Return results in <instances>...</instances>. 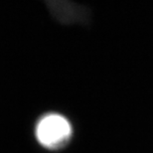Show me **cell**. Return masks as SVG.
<instances>
[{"mask_svg":"<svg viewBox=\"0 0 153 153\" xmlns=\"http://www.w3.org/2000/svg\"><path fill=\"white\" fill-rule=\"evenodd\" d=\"M72 125L65 116L58 114L44 115L36 125V137L39 143L51 150L63 148L71 139Z\"/></svg>","mask_w":153,"mask_h":153,"instance_id":"cell-1","label":"cell"},{"mask_svg":"<svg viewBox=\"0 0 153 153\" xmlns=\"http://www.w3.org/2000/svg\"><path fill=\"white\" fill-rule=\"evenodd\" d=\"M53 4H55V6H52V8L54 9L55 14L64 22H76L82 20L85 16L82 9L73 3L56 2Z\"/></svg>","mask_w":153,"mask_h":153,"instance_id":"cell-2","label":"cell"}]
</instances>
